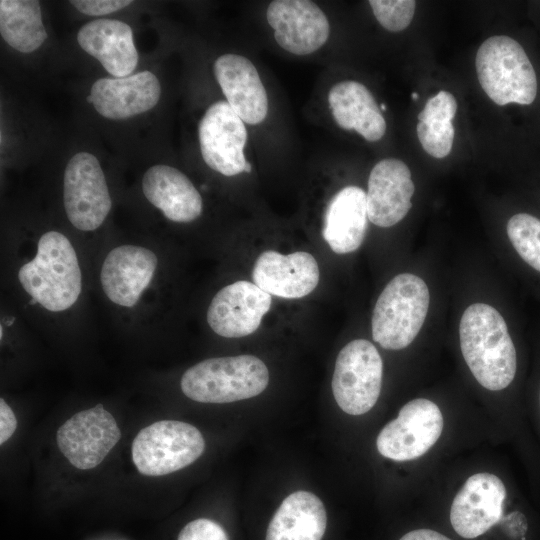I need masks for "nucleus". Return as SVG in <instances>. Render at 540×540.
Returning <instances> with one entry per match:
<instances>
[{"mask_svg": "<svg viewBox=\"0 0 540 540\" xmlns=\"http://www.w3.org/2000/svg\"><path fill=\"white\" fill-rule=\"evenodd\" d=\"M177 540H228L224 529L209 519L189 522L179 533Z\"/></svg>", "mask_w": 540, "mask_h": 540, "instance_id": "obj_30", "label": "nucleus"}, {"mask_svg": "<svg viewBox=\"0 0 540 540\" xmlns=\"http://www.w3.org/2000/svg\"><path fill=\"white\" fill-rule=\"evenodd\" d=\"M213 70L228 104L244 123L263 122L268 96L254 64L244 56L227 53L216 59Z\"/></svg>", "mask_w": 540, "mask_h": 540, "instance_id": "obj_19", "label": "nucleus"}, {"mask_svg": "<svg viewBox=\"0 0 540 540\" xmlns=\"http://www.w3.org/2000/svg\"><path fill=\"white\" fill-rule=\"evenodd\" d=\"M411 96H412L413 100H416V99L418 98V94H417V93H412Z\"/></svg>", "mask_w": 540, "mask_h": 540, "instance_id": "obj_34", "label": "nucleus"}, {"mask_svg": "<svg viewBox=\"0 0 540 540\" xmlns=\"http://www.w3.org/2000/svg\"><path fill=\"white\" fill-rule=\"evenodd\" d=\"M266 17L277 44L285 51L304 56L319 50L328 40L330 25L323 10L309 0H274Z\"/></svg>", "mask_w": 540, "mask_h": 540, "instance_id": "obj_14", "label": "nucleus"}, {"mask_svg": "<svg viewBox=\"0 0 540 540\" xmlns=\"http://www.w3.org/2000/svg\"><path fill=\"white\" fill-rule=\"evenodd\" d=\"M17 419L6 401L0 399V444H4L13 435Z\"/></svg>", "mask_w": 540, "mask_h": 540, "instance_id": "obj_32", "label": "nucleus"}, {"mask_svg": "<svg viewBox=\"0 0 540 540\" xmlns=\"http://www.w3.org/2000/svg\"><path fill=\"white\" fill-rule=\"evenodd\" d=\"M18 281L39 306L53 313L73 307L82 292V271L76 250L66 235L43 233L35 256L18 269Z\"/></svg>", "mask_w": 540, "mask_h": 540, "instance_id": "obj_2", "label": "nucleus"}, {"mask_svg": "<svg viewBox=\"0 0 540 540\" xmlns=\"http://www.w3.org/2000/svg\"><path fill=\"white\" fill-rule=\"evenodd\" d=\"M120 437L116 420L99 404L74 414L60 426L57 444L74 467L88 470L104 460Z\"/></svg>", "mask_w": 540, "mask_h": 540, "instance_id": "obj_11", "label": "nucleus"}, {"mask_svg": "<svg viewBox=\"0 0 540 540\" xmlns=\"http://www.w3.org/2000/svg\"><path fill=\"white\" fill-rule=\"evenodd\" d=\"M479 83L497 105L531 104L537 94V79L523 47L505 35L491 36L479 47L476 60Z\"/></svg>", "mask_w": 540, "mask_h": 540, "instance_id": "obj_5", "label": "nucleus"}, {"mask_svg": "<svg viewBox=\"0 0 540 540\" xmlns=\"http://www.w3.org/2000/svg\"><path fill=\"white\" fill-rule=\"evenodd\" d=\"M63 201L69 222L80 231H94L107 218L112 200L98 159L87 152L75 154L67 163Z\"/></svg>", "mask_w": 540, "mask_h": 540, "instance_id": "obj_8", "label": "nucleus"}, {"mask_svg": "<svg viewBox=\"0 0 540 540\" xmlns=\"http://www.w3.org/2000/svg\"><path fill=\"white\" fill-rule=\"evenodd\" d=\"M399 540H451L431 529H416L403 535Z\"/></svg>", "mask_w": 540, "mask_h": 540, "instance_id": "obj_33", "label": "nucleus"}, {"mask_svg": "<svg viewBox=\"0 0 540 540\" xmlns=\"http://www.w3.org/2000/svg\"><path fill=\"white\" fill-rule=\"evenodd\" d=\"M380 110L385 111V110H386V106H385L384 104H382L381 107H380Z\"/></svg>", "mask_w": 540, "mask_h": 540, "instance_id": "obj_35", "label": "nucleus"}, {"mask_svg": "<svg viewBox=\"0 0 540 540\" xmlns=\"http://www.w3.org/2000/svg\"><path fill=\"white\" fill-rule=\"evenodd\" d=\"M426 283L411 273L395 276L379 295L371 319L372 338L388 350H400L418 335L428 312Z\"/></svg>", "mask_w": 540, "mask_h": 540, "instance_id": "obj_4", "label": "nucleus"}, {"mask_svg": "<svg viewBox=\"0 0 540 540\" xmlns=\"http://www.w3.org/2000/svg\"><path fill=\"white\" fill-rule=\"evenodd\" d=\"M70 3L81 13L89 16L105 15L132 3L130 0H74Z\"/></svg>", "mask_w": 540, "mask_h": 540, "instance_id": "obj_31", "label": "nucleus"}, {"mask_svg": "<svg viewBox=\"0 0 540 540\" xmlns=\"http://www.w3.org/2000/svg\"><path fill=\"white\" fill-rule=\"evenodd\" d=\"M443 425L442 413L434 402L425 398L413 399L378 434V452L396 461L416 459L437 442Z\"/></svg>", "mask_w": 540, "mask_h": 540, "instance_id": "obj_9", "label": "nucleus"}, {"mask_svg": "<svg viewBox=\"0 0 540 540\" xmlns=\"http://www.w3.org/2000/svg\"><path fill=\"white\" fill-rule=\"evenodd\" d=\"M160 94L158 78L145 70L127 77L96 80L87 100L101 116L123 120L152 109Z\"/></svg>", "mask_w": 540, "mask_h": 540, "instance_id": "obj_18", "label": "nucleus"}, {"mask_svg": "<svg viewBox=\"0 0 540 540\" xmlns=\"http://www.w3.org/2000/svg\"><path fill=\"white\" fill-rule=\"evenodd\" d=\"M251 276L253 283L271 296L299 299L317 288L320 270L316 258L307 251L282 254L269 249L258 255Z\"/></svg>", "mask_w": 540, "mask_h": 540, "instance_id": "obj_16", "label": "nucleus"}, {"mask_svg": "<svg viewBox=\"0 0 540 540\" xmlns=\"http://www.w3.org/2000/svg\"><path fill=\"white\" fill-rule=\"evenodd\" d=\"M506 489L499 477L481 472L470 476L455 495L450 522L463 538L473 539L499 522Z\"/></svg>", "mask_w": 540, "mask_h": 540, "instance_id": "obj_15", "label": "nucleus"}, {"mask_svg": "<svg viewBox=\"0 0 540 540\" xmlns=\"http://www.w3.org/2000/svg\"><path fill=\"white\" fill-rule=\"evenodd\" d=\"M415 187L408 166L396 158H385L372 168L366 193L370 222L391 227L400 222L412 207Z\"/></svg>", "mask_w": 540, "mask_h": 540, "instance_id": "obj_17", "label": "nucleus"}, {"mask_svg": "<svg viewBox=\"0 0 540 540\" xmlns=\"http://www.w3.org/2000/svg\"><path fill=\"white\" fill-rule=\"evenodd\" d=\"M269 383L265 363L254 355L209 358L181 377L186 397L201 403H231L261 394Z\"/></svg>", "mask_w": 540, "mask_h": 540, "instance_id": "obj_3", "label": "nucleus"}, {"mask_svg": "<svg viewBox=\"0 0 540 540\" xmlns=\"http://www.w3.org/2000/svg\"><path fill=\"white\" fill-rule=\"evenodd\" d=\"M368 3L379 24L390 32H399L407 28L416 7L413 0H370Z\"/></svg>", "mask_w": 540, "mask_h": 540, "instance_id": "obj_27", "label": "nucleus"}, {"mask_svg": "<svg viewBox=\"0 0 540 540\" xmlns=\"http://www.w3.org/2000/svg\"><path fill=\"white\" fill-rule=\"evenodd\" d=\"M506 228L519 256L540 272V220L527 213H518L509 219Z\"/></svg>", "mask_w": 540, "mask_h": 540, "instance_id": "obj_26", "label": "nucleus"}, {"mask_svg": "<svg viewBox=\"0 0 540 540\" xmlns=\"http://www.w3.org/2000/svg\"><path fill=\"white\" fill-rule=\"evenodd\" d=\"M417 136L423 149L435 158H444L451 152L455 130L452 122H419Z\"/></svg>", "mask_w": 540, "mask_h": 540, "instance_id": "obj_28", "label": "nucleus"}, {"mask_svg": "<svg viewBox=\"0 0 540 540\" xmlns=\"http://www.w3.org/2000/svg\"><path fill=\"white\" fill-rule=\"evenodd\" d=\"M80 47L116 77L129 76L137 66L138 52L131 27L115 19H97L77 33Z\"/></svg>", "mask_w": 540, "mask_h": 540, "instance_id": "obj_22", "label": "nucleus"}, {"mask_svg": "<svg viewBox=\"0 0 540 540\" xmlns=\"http://www.w3.org/2000/svg\"><path fill=\"white\" fill-rule=\"evenodd\" d=\"M460 347L471 373L484 388L508 387L517 370V354L502 315L485 303H474L459 325Z\"/></svg>", "mask_w": 540, "mask_h": 540, "instance_id": "obj_1", "label": "nucleus"}, {"mask_svg": "<svg viewBox=\"0 0 540 540\" xmlns=\"http://www.w3.org/2000/svg\"><path fill=\"white\" fill-rule=\"evenodd\" d=\"M368 220L366 192L358 186H345L325 208L323 239L336 254L352 253L364 241Z\"/></svg>", "mask_w": 540, "mask_h": 540, "instance_id": "obj_21", "label": "nucleus"}, {"mask_svg": "<svg viewBox=\"0 0 540 540\" xmlns=\"http://www.w3.org/2000/svg\"><path fill=\"white\" fill-rule=\"evenodd\" d=\"M158 258L151 249L123 244L112 248L100 268V284L107 299L122 308L135 307L155 278Z\"/></svg>", "mask_w": 540, "mask_h": 540, "instance_id": "obj_12", "label": "nucleus"}, {"mask_svg": "<svg viewBox=\"0 0 540 540\" xmlns=\"http://www.w3.org/2000/svg\"><path fill=\"white\" fill-rule=\"evenodd\" d=\"M457 111L455 97L447 91H439L435 96L428 99L422 111L418 114V120L422 123L452 122Z\"/></svg>", "mask_w": 540, "mask_h": 540, "instance_id": "obj_29", "label": "nucleus"}, {"mask_svg": "<svg viewBox=\"0 0 540 540\" xmlns=\"http://www.w3.org/2000/svg\"><path fill=\"white\" fill-rule=\"evenodd\" d=\"M0 33L7 44L21 53L38 49L47 38L39 1L1 0Z\"/></svg>", "mask_w": 540, "mask_h": 540, "instance_id": "obj_25", "label": "nucleus"}, {"mask_svg": "<svg viewBox=\"0 0 540 540\" xmlns=\"http://www.w3.org/2000/svg\"><path fill=\"white\" fill-rule=\"evenodd\" d=\"M198 137L202 158L212 170L227 177L251 172L244 154L245 123L227 101H217L206 110L198 125Z\"/></svg>", "mask_w": 540, "mask_h": 540, "instance_id": "obj_10", "label": "nucleus"}, {"mask_svg": "<svg viewBox=\"0 0 540 540\" xmlns=\"http://www.w3.org/2000/svg\"><path fill=\"white\" fill-rule=\"evenodd\" d=\"M383 362L368 340L355 339L338 353L332 392L338 406L350 415L367 413L376 404L382 386Z\"/></svg>", "mask_w": 540, "mask_h": 540, "instance_id": "obj_7", "label": "nucleus"}, {"mask_svg": "<svg viewBox=\"0 0 540 540\" xmlns=\"http://www.w3.org/2000/svg\"><path fill=\"white\" fill-rule=\"evenodd\" d=\"M272 296L253 282L237 280L222 287L211 299L206 320L224 338H242L260 327L269 312Z\"/></svg>", "mask_w": 540, "mask_h": 540, "instance_id": "obj_13", "label": "nucleus"}, {"mask_svg": "<svg viewBox=\"0 0 540 540\" xmlns=\"http://www.w3.org/2000/svg\"><path fill=\"white\" fill-rule=\"evenodd\" d=\"M328 103L340 128L355 130L370 142L384 136L386 121L372 93L362 83L346 80L333 85Z\"/></svg>", "mask_w": 540, "mask_h": 540, "instance_id": "obj_23", "label": "nucleus"}, {"mask_svg": "<svg viewBox=\"0 0 540 540\" xmlns=\"http://www.w3.org/2000/svg\"><path fill=\"white\" fill-rule=\"evenodd\" d=\"M539 401H540V395H539Z\"/></svg>", "mask_w": 540, "mask_h": 540, "instance_id": "obj_36", "label": "nucleus"}, {"mask_svg": "<svg viewBox=\"0 0 540 540\" xmlns=\"http://www.w3.org/2000/svg\"><path fill=\"white\" fill-rule=\"evenodd\" d=\"M205 449L201 432L193 425L162 420L141 429L132 442V460L146 476H163L196 461Z\"/></svg>", "mask_w": 540, "mask_h": 540, "instance_id": "obj_6", "label": "nucleus"}, {"mask_svg": "<svg viewBox=\"0 0 540 540\" xmlns=\"http://www.w3.org/2000/svg\"><path fill=\"white\" fill-rule=\"evenodd\" d=\"M146 199L170 221L189 223L202 213L203 200L191 180L165 164L150 167L142 178Z\"/></svg>", "mask_w": 540, "mask_h": 540, "instance_id": "obj_20", "label": "nucleus"}, {"mask_svg": "<svg viewBox=\"0 0 540 540\" xmlns=\"http://www.w3.org/2000/svg\"><path fill=\"white\" fill-rule=\"evenodd\" d=\"M327 524L325 507L315 494L296 491L273 515L265 540H321Z\"/></svg>", "mask_w": 540, "mask_h": 540, "instance_id": "obj_24", "label": "nucleus"}]
</instances>
